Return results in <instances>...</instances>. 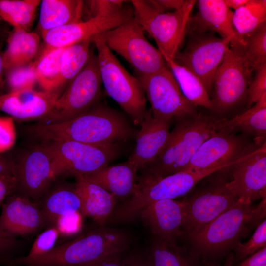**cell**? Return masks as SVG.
<instances>
[{
  "instance_id": "21",
  "label": "cell",
  "mask_w": 266,
  "mask_h": 266,
  "mask_svg": "<svg viewBox=\"0 0 266 266\" xmlns=\"http://www.w3.org/2000/svg\"><path fill=\"white\" fill-rule=\"evenodd\" d=\"M170 121L154 118L150 110L135 134V148L127 161L137 171L152 163L161 153L170 134Z\"/></svg>"
},
{
  "instance_id": "41",
  "label": "cell",
  "mask_w": 266,
  "mask_h": 266,
  "mask_svg": "<svg viewBox=\"0 0 266 266\" xmlns=\"http://www.w3.org/2000/svg\"><path fill=\"white\" fill-rule=\"evenodd\" d=\"M126 1L122 0H91L86 1L91 17H104L120 12Z\"/></svg>"
},
{
  "instance_id": "18",
  "label": "cell",
  "mask_w": 266,
  "mask_h": 266,
  "mask_svg": "<svg viewBox=\"0 0 266 266\" xmlns=\"http://www.w3.org/2000/svg\"><path fill=\"white\" fill-rule=\"evenodd\" d=\"M226 169L229 184L238 200L251 205L266 193V142Z\"/></svg>"
},
{
  "instance_id": "5",
  "label": "cell",
  "mask_w": 266,
  "mask_h": 266,
  "mask_svg": "<svg viewBox=\"0 0 266 266\" xmlns=\"http://www.w3.org/2000/svg\"><path fill=\"white\" fill-rule=\"evenodd\" d=\"M101 33L91 38L97 50L100 76L107 95L128 115L134 125H140L148 111L146 97L136 77L124 68L104 42Z\"/></svg>"
},
{
  "instance_id": "13",
  "label": "cell",
  "mask_w": 266,
  "mask_h": 266,
  "mask_svg": "<svg viewBox=\"0 0 266 266\" xmlns=\"http://www.w3.org/2000/svg\"><path fill=\"white\" fill-rule=\"evenodd\" d=\"M157 119L177 121L196 114L195 106L185 97L171 71L166 66L153 74L137 76Z\"/></svg>"
},
{
  "instance_id": "10",
  "label": "cell",
  "mask_w": 266,
  "mask_h": 266,
  "mask_svg": "<svg viewBox=\"0 0 266 266\" xmlns=\"http://www.w3.org/2000/svg\"><path fill=\"white\" fill-rule=\"evenodd\" d=\"M144 31L133 17L101 34L107 47L123 57L137 76L153 74L166 66L163 56L147 40Z\"/></svg>"
},
{
  "instance_id": "7",
  "label": "cell",
  "mask_w": 266,
  "mask_h": 266,
  "mask_svg": "<svg viewBox=\"0 0 266 266\" xmlns=\"http://www.w3.org/2000/svg\"><path fill=\"white\" fill-rule=\"evenodd\" d=\"M252 207L239 200L196 233L188 236L195 252L203 258L225 255L249 232Z\"/></svg>"
},
{
  "instance_id": "45",
  "label": "cell",
  "mask_w": 266,
  "mask_h": 266,
  "mask_svg": "<svg viewBox=\"0 0 266 266\" xmlns=\"http://www.w3.org/2000/svg\"><path fill=\"white\" fill-rule=\"evenodd\" d=\"M261 200L255 207H252L250 219L248 222L249 227H256L266 219V193L261 197Z\"/></svg>"
},
{
  "instance_id": "35",
  "label": "cell",
  "mask_w": 266,
  "mask_h": 266,
  "mask_svg": "<svg viewBox=\"0 0 266 266\" xmlns=\"http://www.w3.org/2000/svg\"><path fill=\"white\" fill-rule=\"evenodd\" d=\"M66 47L43 52L37 61L35 71L37 83L44 91L61 90L58 87L61 59Z\"/></svg>"
},
{
  "instance_id": "32",
  "label": "cell",
  "mask_w": 266,
  "mask_h": 266,
  "mask_svg": "<svg viewBox=\"0 0 266 266\" xmlns=\"http://www.w3.org/2000/svg\"><path fill=\"white\" fill-rule=\"evenodd\" d=\"M233 24L243 44L244 38L266 24V0H249L245 5L234 11Z\"/></svg>"
},
{
  "instance_id": "42",
  "label": "cell",
  "mask_w": 266,
  "mask_h": 266,
  "mask_svg": "<svg viewBox=\"0 0 266 266\" xmlns=\"http://www.w3.org/2000/svg\"><path fill=\"white\" fill-rule=\"evenodd\" d=\"M83 216L81 212L79 211L58 217L54 226L57 229L60 236L69 237L79 232L82 226Z\"/></svg>"
},
{
  "instance_id": "55",
  "label": "cell",
  "mask_w": 266,
  "mask_h": 266,
  "mask_svg": "<svg viewBox=\"0 0 266 266\" xmlns=\"http://www.w3.org/2000/svg\"><path fill=\"white\" fill-rule=\"evenodd\" d=\"M0 20H1V19H0Z\"/></svg>"
},
{
  "instance_id": "6",
  "label": "cell",
  "mask_w": 266,
  "mask_h": 266,
  "mask_svg": "<svg viewBox=\"0 0 266 266\" xmlns=\"http://www.w3.org/2000/svg\"><path fill=\"white\" fill-rule=\"evenodd\" d=\"M196 0H187L181 9L166 12L156 0H130L133 18L154 39L163 56L174 59L187 33Z\"/></svg>"
},
{
  "instance_id": "29",
  "label": "cell",
  "mask_w": 266,
  "mask_h": 266,
  "mask_svg": "<svg viewBox=\"0 0 266 266\" xmlns=\"http://www.w3.org/2000/svg\"><path fill=\"white\" fill-rule=\"evenodd\" d=\"M39 42L37 33L14 29L8 37L7 49L2 54L4 72L30 63L36 54Z\"/></svg>"
},
{
  "instance_id": "51",
  "label": "cell",
  "mask_w": 266,
  "mask_h": 266,
  "mask_svg": "<svg viewBox=\"0 0 266 266\" xmlns=\"http://www.w3.org/2000/svg\"><path fill=\"white\" fill-rule=\"evenodd\" d=\"M161 6L166 11L167 10L176 11L182 8L187 0H157Z\"/></svg>"
},
{
  "instance_id": "14",
  "label": "cell",
  "mask_w": 266,
  "mask_h": 266,
  "mask_svg": "<svg viewBox=\"0 0 266 266\" xmlns=\"http://www.w3.org/2000/svg\"><path fill=\"white\" fill-rule=\"evenodd\" d=\"M191 35L185 49L179 51L174 60L199 78L209 94L213 87L217 70L232 40L206 33Z\"/></svg>"
},
{
  "instance_id": "20",
  "label": "cell",
  "mask_w": 266,
  "mask_h": 266,
  "mask_svg": "<svg viewBox=\"0 0 266 266\" xmlns=\"http://www.w3.org/2000/svg\"><path fill=\"white\" fill-rule=\"evenodd\" d=\"M60 92L26 89L3 93L0 95V110L17 121L39 120L51 111Z\"/></svg>"
},
{
  "instance_id": "48",
  "label": "cell",
  "mask_w": 266,
  "mask_h": 266,
  "mask_svg": "<svg viewBox=\"0 0 266 266\" xmlns=\"http://www.w3.org/2000/svg\"><path fill=\"white\" fill-rule=\"evenodd\" d=\"M238 266H266V247L243 259Z\"/></svg>"
},
{
  "instance_id": "40",
  "label": "cell",
  "mask_w": 266,
  "mask_h": 266,
  "mask_svg": "<svg viewBox=\"0 0 266 266\" xmlns=\"http://www.w3.org/2000/svg\"><path fill=\"white\" fill-rule=\"evenodd\" d=\"M255 71L254 77L247 91L246 100L248 109L266 94V63L258 67Z\"/></svg>"
},
{
  "instance_id": "1",
  "label": "cell",
  "mask_w": 266,
  "mask_h": 266,
  "mask_svg": "<svg viewBox=\"0 0 266 266\" xmlns=\"http://www.w3.org/2000/svg\"><path fill=\"white\" fill-rule=\"evenodd\" d=\"M27 129L44 141H73L96 145L118 144L136 133L124 114L99 102L70 120L52 124L36 123Z\"/></svg>"
},
{
  "instance_id": "46",
  "label": "cell",
  "mask_w": 266,
  "mask_h": 266,
  "mask_svg": "<svg viewBox=\"0 0 266 266\" xmlns=\"http://www.w3.org/2000/svg\"><path fill=\"white\" fill-rule=\"evenodd\" d=\"M125 252L113 254L83 266H126Z\"/></svg>"
},
{
  "instance_id": "9",
  "label": "cell",
  "mask_w": 266,
  "mask_h": 266,
  "mask_svg": "<svg viewBox=\"0 0 266 266\" xmlns=\"http://www.w3.org/2000/svg\"><path fill=\"white\" fill-rule=\"evenodd\" d=\"M101 85L97 56L91 53L82 70L58 97L51 111L37 123H61L83 114L99 102Z\"/></svg>"
},
{
  "instance_id": "11",
  "label": "cell",
  "mask_w": 266,
  "mask_h": 266,
  "mask_svg": "<svg viewBox=\"0 0 266 266\" xmlns=\"http://www.w3.org/2000/svg\"><path fill=\"white\" fill-rule=\"evenodd\" d=\"M253 71L240 45L230 44L215 75L212 111L225 112L246 100Z\"/></svg>"
},
{
  "instance_id": "25",
  "label": "cell",
  "mask_w": 266,
  "mask_h": 266,
  "mask_svg": "<svg viewBox=\"0 0 266 266\" xmlns=\"http://www.w3.org/2000/svg\"><path fill=\"white\" fill-rule=\"evenodd\" d=\"M137 170L127 161L107 166L90 175L83 176L90 182L104 188L123 201L134 192L138 179Z\"/></svg>"
},
{
  "instance_id": "34",
  "label": "cell",
  "mask_w": 266,
  "mask_h": 266,
  "mask_svg": "<svg viewBox=\"0 0 266 266\" xmlns=\"http://www.w3.org/2000/svg\"><path fill=\"white\" fill-rule=\"evenodd\" d=\"M40 3L39 0H0V18L15 30L28 31Z\"/></svg>"
},
{
  "instance_id": "38",
  "label": "cell",
  "mask_w": 266,
  "mask_h": 266,
  "mask_svg": "<svg viewBox=\"0 0 266 266\" xmlns=\"http://www.w3.org/2000/svg\"><path fill=\"white\" fill-rule=\"evenodd\" d=\"M266 247V220L264 219L256 227L249 239L244 242L238 241L233 248L235 253L234 259L239 261Z\"/></svg>"
},
{
  "instance_id": "15",
  "label": "cell",
  "mask_w": 266,
  "mask_h": 266,
  "mask_svg": "<svg viewBox=\"0 0 266 266\" xmlns=\"http://www.w3.org/2000/svg\"><path fill=\"white\" fill-rule=\"evenodd\" d=\"M15 163V191L38 202L57 178L51 153L43 143L26 151Z\"/></svg>"
},
{
  "instance_id": "17",
  "label": "cell",
  "mask_w": 266,
  "mask_h": 266,
  "mask_svg": "<svg viewBox=\"0 0 266 266\" xmlns=\"http://www.w3.org/2000/svg\"><path fill=\"white\" fill-rule=\"evenodd\" d=\"M133 17V8L125 6L119 13L95 17L87 20L62 25L41 33L46 46L43 52L64 48L91 39L128 21Z\"/></svg>"
},
{
  "instance_id": "27",
  "label": "cell",
  "mask_w": 266,
  "mask_h": 266,
  "mask_svg": "<svg viewBox=\"0 0 266 266\" xmlns=\"http://www.w3.org/2000/svg\"><path fill=\"white\" fill-rule=\"evenodd\" d=\"M240 131L254 137L255 143L261 145L266 137V94L243 113L229 120L221 119L217 131L233 133Z\"/></svg>"
},
{
  "instance_id": "43",
  "label": "cell",
  "mask_w": 266,
  "mask_h": 266,
  "mask_svg": "<svg viewBox=\"0 0 266 266\" xmlns=\"http://www.w3.org/2000/svg\"><path fill=\"white\" fill-rule=\"evenodd\" d=\"M14 120L10 116H0V154L14 145L16 134Z\"/></svg>"
},
{
  "instance_id": "4",
  "label": "cell",
  "mask_w": 266,
  "mask_h": 266,
  "mask_svg": "<svg viewBox=\"0 0 266 266\" xmlns=\"http://www.w3.org/2000/svg\"><path fill=\"white\" fill-rule=\"evenodd\" d=\"M229 166L201 171L185 170L163 177H155L142 171L133 194L115 207L107 222L133 220L152 203L184 196L201 180Z\"/></svg>"
},
{
  "instance_id": "53",
  "label": "cell",
  "mask_w": 266,
  "mask_h": 266,
  "mask_svg": "<svg viewBox=\"0 0 266 266\" xmlns=\"http://www.w3.org/2000/svg\"><path fill=\"white\" fill-rule=\"evenodd\" d=\"M4 72V70L2 61V54L1 53L0 45V95L3 94L2 92L4 85V82L3 80Z\"/></svg>"
},
{
  "instance_id": "54",
  "label": "cell",
  "mask_w": 266,
  "mask_h": 266,
  "mask_svg": "<svg viewBox=\"0 0 266 266\" xmlns=\"http://www.w3.org/2000/svg\"><path fill=\"white\" fill-rule=\"evenodd\" d=\"M234 262V254L230 253L227 256L223 266H232Z\"/></svg>"
},
{
  "instance_id": "24",
  "label": "cell",
  "mask_w": 266,
  "mask_h": 266,
  "mask_svg": "<svg viewBox=\"0 0 266 266\" xmlns=\"http://www.w3.org/2000/svg\"><path fill=\"white\" fill-rule=\"evenodd\" d=\"M76 189L81 200V212L99 226L105 225L117 206V200L108 191L86 179L76 178Z\"/></svg>"
},
{
  "instance_id": "49",
  "label": "cell",
  "mask_w": 266,
  "mask_h": 266,
  "mask_svg": "<svg viewBox=\"0 0 266 266\" xmlns=\"http://www.w3.org/2000/svg\"><path fill=\"white\" fill-rule=\"evenodd\" d=\"M16 188V181L0 177V206Z\"/></svg>"
},
{
  "instance_id": "44",
  "label": "cell",
  "mask_w": 266,
  "mask_h": 266,
  "mask_svg": "<svg viewBox=\"0 0 266 266\" xmlns=\"http://www.w3.org/2000/svg\"><path fill=\"white\" fill-rule=\"evenodd\" d=\"M20 245V242L16 238L0 234V262L14 257L13 255Z\"/></svg>"
},
{
  "instance_id": "31",
  "label": "cell",
  "mask_w": 266,
  "mask_h": 266,
  "mask_svg": "<svg viewBox=\"0 0 266 266\" xmlns=\"http://www.w3.org/2000/svg\"><path fill=\"white\" fill-rule=\"evenodd\" d=\"M167 68L174 76L183 94L193 106H200L212 110L209 94L201 80L186 67L174 59L163 57Z\"/></svg>"
},
{
  "instance_id": "39",
  "label": "cell",
  "mask_w": 266,
  "mask_h": 266,
  "mask_svg": "<svg viewBox=\"0 0 266 266\" xmlns=\"http://www.w3.org/2000/svg\"><path fill=\"white\" fill-rule=\"evenodd\" d=\"M59 237V232L55 226L46 228L38 235L28 254L24 257L33 259L46 254L55 246Z\"/></svg>"
},
{
  "instance_id": "28",
  "label": "cell",
  "mask_w": 266,
  "mask_h": 266,
  "mask_svg": "<svg viewBox=\"0 0 266 266\" xmlns=\"http://www.w3.org/2000/svg\"><path fill=\"white\" fill-rule=\"evenodd\" d=\"M84 2L79 0H43L41 2L39 28L41 33L81 21Z\"/></svg>"
},
{
  "instance_id": "19",
  "label": "cell",
  "mask_w": 266,
  "mask_h": 266,
  "mask_svg": "<svg viewBox=\"0 0 266 266\" xmlns=\"http://www.w3.org/2000/svg\"><path fill=\"white\" fill-rule=\"evenodd\" d=\"M46 228L37 202L19 193L9 195L2 205L0 234L6 237H27Z\"/></svg>"
},
{
  "instance_id": "23",
  "label": "cell",
  "mask_w": 266,
  "mask_h": 266,
  "mask_svg": "<svg viewBox=\"0 0 266 266\" xmlns=\"http://www.w3.org/2000/svg\"><path fill=\"white\" fill-rule=\"evenodd\" d=\"M198 3V12L191 17L188 25V30L190 29L191 33L211 31L221 38H231V44H242L233 24V12L224 0H200Z\"/></svg>"
},
{
  "instance_id": "16",
  "label": "cell",
  "mask_w": 266,
  "mask_h": 266,
  "mask_svg": "<svg viewBox=\"0 0 266 266\" xmlns=\"http://www.w3.org/2000/svg\"><path fill=\"white\" fill-rule=\"evenodd\" d=\"M259 146L244 136L217 131L202 144L185 170L201 171L230 166Z\"/></svg>"
},
{
  "instance_id": "47",
  "label": "cell",
  "mask_w": 266,
  "mask_h": 266,
  "mask_svg": "<svg viewBox=\"0 0 266 266\" xmlns=\"http://www.w3.org/2000/svg\"><path fill=\"white\" fill-rule=\"evenodd\" d=\"M0 177L16 181L15 162L0 154Z\"/></svg>"
},
{
  "instance_id": "26",
  "label": "cell",
  "mask_w": 266,
  "mask_h": 266,
  "mask_svg": "<svg viewBox=\"0 0 266 266\" xmlns=\"http://www.w3.org/2000/svg\"><path fill=\"white\" fill-rule=\"evenodd\" d=\"M46 221L47 228L55 225L61 216L81 212V200L74 184H54L37 202Z\"/></svg>"
},
{
  "instance_id": "2",
  "label": "cell",
  "mask_w": 266,
  "mask_h": 266,
  "mask_svg": "<svg viewBox=\"0 0 266 266\" xmlns=\"http://www.w3.org/2000/svg\"><path fill=\"white\" fill-rule=\"evenodd\" d=\"M130 239L124 231L103 226L90 230L73 239L55 246L41 256L7 260L8 266H83L105 257L126 252Z\"/></svg>"
},
{
  "instance_id": "12",
  "label": "cell",
  "mask_w": 266,
  "mask_h": 266,
  "mask_svg": "<svg viewBox=\"0 0 266 266\" xmlns=\"http://www.w3.org/2000/svg\"><path fill=\"white\" fill-rule=\"evenodd\" d=\"M183 200L187 235L201 229L238 200L226 175H221Z\"/></svg>"
},
{
  "instance_id": "50",
  "label": "cell",
  "mask_w": 266,
  "mask_h": 266,
  "mask_svg": "<svg viewBox=\"0 0 266 266\" xmlns=\"http://www.w3.org/2000/svg\"><path fill=\"white\" fill-rule=\"evenodd\" d=\"M126 266H152L147 254H134L127 256Z\"/></svg>"
},
{
  "instance_id": "36",
  "label": "cell",
  "mask_w": 266,
  "mask_h": 266,
  "mask_svg": "<svg viewBox=\"0 0 266 266\" xmlns=\"http://www.w3.org/2000/svg\"><path fill=\"white\" fill-rule=\"evenodd\" d=\"M240 45L252 69L266 63V24L243 39Z\"/></svg>"
},
{
  "instance_id": "37",
  "label": "cell",
  "mask_w": 266,
  "mask_h": 266,
  "mask_svg": "<svg viewBox=\"0 0 266 266\" xmlns=\"http://www.w3.org/2000/svg\"><path fill=\"white\" fill-rule=\"evenodd\" d=\"M36 64L37 61L30 63L6 72L10 91L33 88L37 82L35 71Z\"/></svg>"
},
{
  "instance_id": "22",
  "label": "cell",
  "mask_w": 266,
  "mask_h": 266,
  "mask_svg": "<svg viewBox=\"0 0 266 266\" xmlns=\"http://www.w3.org/2000/svg\"><path fill=\"white\" fill-rule=\"evenodd\" d=\"M139 216L149 226L155 237L170 242H176L185 233L183 201L174 199L155 201L144 209Z\"/></svg>"
},
{
  "instance_id": "8",
  "label": "cell",
  "mask_w": 266,
  "mask_h": 266,
  "mask_svg": "<svg viewBox=\"0 0 266 266\" xmlns=\"http://www.w3.org/2000/svg\"><path fill=\"white\" fill-rule=\"evenodd\" d=\"M43 143L53 156L56 178H76L93 174L108 166L120 151L118 143L96 145L73 141Z\"/></svg>"
},
{
  "instance_id": "52",
  "label": "cell",
  "mask_w": 266,
  "mask_h": 266,
  "mask_svg": "<svg viewBox=\"0 0 266 266\" xmlns=\"http://www.w3.org/2000/svg\"><path fill=\"white\" fill-rule=\"evenodd\" d=\"M249 0H224L226 5L229 9L235 11L245 5Z\"/></svg>"
},
{
  "instance_id": "3",
  "label": "cell",
  "mask_w": 266,
  "mask_h": 266,
  "mask_svg": "<svg viewBox=\"0 0 266 266\" xmlns=\"http://www.w3.org/2000/svg\"><path fill=\"white\" fill-rule=\"evenodd\" d=\"M221 119L197 113L177 120L161 153L142 171L163 177L184 171L202 144L217 132Z\"/></svg>"
},
{
  "instance_id": "30",
  "label": "cell",
  "mask_w": 266,
  "mask_h": 266,
  "mask_svg": "<svg viewBox=\"0 0 266 266\" xmlns=\"http://www.w3.org/2000/svg\"><path fill=\"white\" fill-rule=\"evenodd\" d=\"M147 255L152 266H202L200 256L195 251L179 246L177 242L156 237Z\"/></svg>"
},
{
  "instance_id": "33",
  "label": "cell",
  "mask_w": 266,
  "mask_h": 266,
  "mask_svg": "<svg viewBox=\"0 0 266 266\" xmlns=\"http://www.w3.org/2000/svg\"><path fill=\"white\" fill-rule=\"evenodd\" d=\"M91 39H88L65 48L61 59L59 88L69 84L86 65L91 55Z\"/></svg>"
}]
</instances>
